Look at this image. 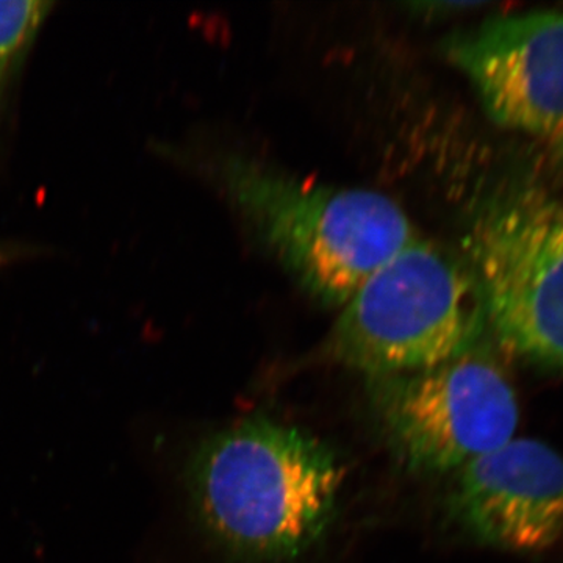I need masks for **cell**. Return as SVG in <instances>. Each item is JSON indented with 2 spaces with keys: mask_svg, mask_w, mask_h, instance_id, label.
<instances>
[{
  "mask_svg": "<svg viewBox=\"0 0 563 563\" xmlns=\"http://www.w3.org/2000/svg\"><path fill=\"white\" fill-rule=\"evenodd\" d=\"M343 477L328 444L265 418L203 440L187 466L202 531L232 558L257 563L292 561L320 542Z\"/></svg>",
  "mask_w": 563,
  "mask_h": 563,
  "instance_id": "1",
  "label": "cell"
},
{
  "mask_svg": "<svg viewBox=\"0 0 563 563\" xmlns=\"http://www.w3.org/2000/svg\"><path fill=\"white\" fill-rule=\"evenodd\" d=\"M218 179L254 239L328 307H342L420 235L395 199L368 188L307 179L236 155L220 163Z\"/></svg>",
  "mask_w": 563,
  "mask_h": 563,
  "instance_id": "2",
  "label": "cell"
},
{
  "mask_svg": "<svg viewBox=\"0 0 563 563\" xmlns=\"http://www.w3.org/2000/svg\"><path fill=\"white\" fill-rule=\"evenodd\" d=\"M487 328L468 261L418 235L343 303L328 351L369 377L391 376L461 357Z\"/></svg>",
  "mask_w": 563,
  "mask_h": 563,
  "instance_id": "3",
  "label": "cell"
},
{
  "mask_svg": "<svg viewBox=\"0 0 563 563\" xmlns=\"http://www.w3.org/2000/svg\"><path fill=\"white\" fill-rule=\"evenodd\" d=\"M466 261L504 350L563 373V201L533 185L499 192L472 222Z\"/></svg>",
  "mask_w": 563,
  "mask_h": 563,
  "instance_id": "4",
  "label": "cell"
},
{
  "mask_svg": "<svg viewBox=\"0 0 563 563\" xmlns=\"http://www.w3.org/2000/svg\"><path fill=\"white\" fill-rule=\"evenodd\" d=\"M369 388L391 453L412 472H461L517 431L514 385L479 346L433 368L372 377Z\"/></svg>",
  "mask_w": 563,
  "mask_h": 563,
  "instance_id": "5",
  "label": "cell"
},
{
  "mask_svg": "<svg viewBox=\"0 0 563 563\" xmlns=\"http://www.w3.org/2000/svg\"><path fill=\"white\" fill-rule=\"evenodd\" d=\"M493 121L563 157V13L488 18L444 43Z\"/></svg>",
  "mask_w": 563,
  "mask_h": 563,
  "instance_id": "6",
  "label": "cell"
},
{
  "mask_svg": "<svg viewBox=\"0 0 563 563\" xmlns=\"http://www.w3.org/2000/svg\"><path fill=\"white\" fill-rule=\"evenodd\" d=\"M453 510L474 539L539 554L563 539V455L539 440H510L461 470Z\"/></svg>",
  "mask_w": 563,
  "mask_h": 563,
  "instance_id": "7",
  "label": "cell"
},
{
  "mask_svg": "<svg viewBox=\"0 0 563 563\" xmlns=\"http://www.w3.org/2000/svg\"><path fill=\"white\" fill-rule=\"evenodd\" d=\"M51 10L41 0H0V91Z\"/></svg>",
  "mask_w": 563,
  "mask_h": 563,
  "instance_id": "8",
  "label": "cell"
},
{
  "mask_svg": "<svg viewBox=\"0 0 563 563\" xmlns=\"http://www.w3.org/2000/svg\"><path fill=\"white\" fill-rule=\"evenodd\" d=\"M36 254V247L22 243L0 242V268Z\"/></svg>",
  "mask_w": 563,
  "mask_h": 563,
  "instance_id": "9",
  "label": "cell"
}]
</instances>
